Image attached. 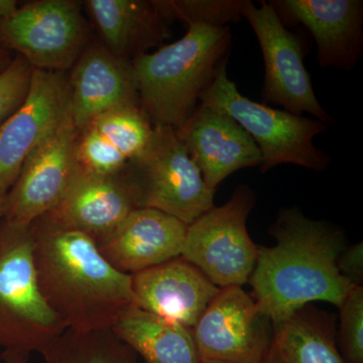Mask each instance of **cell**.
I'll use <instances>...</instances> for the list:
<instances>
[{"label":"cell","instance_id":"cell-21","mask_svg":"<svg viewBox=\"0 0 363 363\" xmlns=\"http://www.w3.org/2000/svg\"><path fill=\"white\" fill-rule=\"evenodd\" d=\"M111 330L145 363H200L192 329L145 311L126 307Z\"/></svg>","mask_w":363,"mask_h":363},{"label":"cell","instance_id":"cell-13","mask_svg":"<svg viewBox=\"0 0 363 363\" xmlns=\"http://www.w3.org/2000/svg\"><path fill=\"white\" fill-rule=\"evenodd\" d=\"M175 131L211 192L236 171L260 166L262 155L252 136L213 107L200 104Z\"/></svg>","mask_w":363,"mask_h":363},{"label":"cell","instance_id":"cell-20","mask_svg":"<svg viewBox=\"0 0 363 363\" xmlns=\"http://www.w3.org/2000/svg\"><path fill=\"white\" fill-rule=\"evenodd\" d=\"M336 334L333 314L306 305L272 323L271 342L259 363H346Z\"/></svg>","mask_w":363,"mask_h":363},{"label":"cell","instance_id":"cell-27","mask_svg":"<svg viewBox=\"0 0 363 363\" xmlns=\"http://www.w3.org/2000/svg\"><path fill=\"white\" fill-rule=\"evenodd\" d=\"M33 67L20 55L0 74V123L13 113L28 95L32 80Z\"/></svg>","mask_w":363,"mask_h":363},{"label":"cell","instance_id":"cell-33","mask_svg":"<svg viewBox=\"0 0 363 363\" xmlns=\"http://www.w3.org/2000/svg\"><path fill=\"white\" fill-rule=\"evenodd\" d=\"M200 363H233L228 362H222V360H214V359H201Z\"/></svg>","mask_w":363,"mask_h":363},{"label":"cell","instance_id":"cell-2","mask_svg":"<svg viewBox=\"0 0 363 363\" xmlns=\"http://www.w3.org/2000/svg\"><path fill=\"white\" fill-rule=\"evenodd\" d=\"M30 227L40 292L66 330H107L135 305L130 274L112 267L89 236L45 215Z\"/></svg>","mask_w":363,"mask_h":363},{"label":"cell","instance_id":"cell-8","mask_svg":"<svg viewBox=\"0 0 363 363\" xmlns=\"http://www.w3.org/2000/svg\"><path fill=\"white\" fill-rule=\"evenodd\" d=\"M92 40L76 0L28 2L0 26V49L20 55L35 70L67 73Z\"/></svg>","mask_w":363,"mask_h":363},{"label":"cell","instance_id":"cell-3","mask_svg":"<svg viewBox=\"0 0 363 363\" xmlns=\"http://www.w3.org/2000/svg\"><path fill=\"white\" fill-rule=\"evenodd\" d=\"M231 45L230 26L191 23L182 39L131 62L140 107L152 125L177 130L188 121L226 69Z\"/></svg>","mask_w":363,"mask_h":363},{"label":"cell","instance_id":"cell-29","mask_svg":"<svg viewBox=\"0 0 363 363\" xmlns=\"http://www.w3.org/2000/svg\"><path fill=\"white\" fill-rule=\"evenodd\" d=\"M18 7V1L16 0H0V26L16 13Z\"/></svg>","mask_w":363,"mask_h":363},{"label":"cell","instance_id":"cell-9","mask_svg":"<svg viewBox=\"0 0 363 363\" xmlns=\"http://www.w3.org/2000/svg\"><path fill=\"white\" fill-rule=\"evenodd\" d=\"M259 4L245 0L241 16L252 26L264 57L262 104L281 105L296 116L309 113L327 125L334 123L315 95L300 40L286 28L271 2Z\"/></svg>","mask_w":363,"mask_h":363},{"label":"cell","instance_id":"cell-28","mask_svg":"<svg viewBox=\"0 0 363 363\" xmlns=\"http://www.w3.org/2000/svg\"><path fill=\"white\" fill-rule=\"evenodd\" d=\"M339 272L353 286H362L363 283V245L346 247L339 255L337 262Z\"/></svg>","mask_w":363,"mask_h":363},{"label":"cell","instance_id":"cell-6","mask_svg":"<svg viewBox=\"0 0 363 363\" xmlns=\"http://www.w3.org/2000/svg\"><path fill=\"white\" fill-rule=\"evenodd\" d=\"M143 156L126 168L138 208H152L189 226L214 207V195L175 130L154 126Z\"/></svg>","mask_w":363,"mask_h":363},{"label":"cell","instance_id":"cell-32","mask_svg":"<svg viewBox=\"0 0 363 363\" xmlns=\"http://www.w3.org/2000/svg\"><path fill=\"white\" fill-rule=\"evenodd\" d=\"M4 201H6V196H4V197L0 198V219L4 217Z\"/></svg>","mask_w":363,"mask_h":363},{"label":"cell","instance_id":"cell-14","mask_svg":"<svg viewBox=\"0 0 363 363\" xmlns=\"http://www.w3.org/2000/svg\"><path fill=\"white\" fill-rule=\"evenodd\" d=\"M135 209H138V198L125 172L99 176L78 167L65 195L45 216L86 234L97 245L114 233Z\"/></svg>","mask_w":363,"mask_h":363},{"label":"cell","instance_id":"cell-1","mask_svg":"<svg viewBox=\"0 0 363 363\" xmlns=\"http://www.w3.org/2000/svg\"><path fill=\"white\" fill-rule=\"evenodd\" d=\"M269 233L276 245L259 247L248 281L260 312L277 323L314 302L340 308L354 286L337 267L347 247L344 231L292 207L279 212Z\"/></svg>","mask_w":363,"mask_h":363},{"label":"cell","instance_id":"cell-11","mask_svg":"<svg viewBox=\"0 0 363 363\" xmlns=\"http://www.w3.org/2000/svg\"><path fill=\"white\" fill-rule=\"evenodd\" d=\"M200 359L259 363L269 347L272 322L241 286L222 288L192 328Z\"/></svg>","mask_w":363,"mask_h":363},{"label":"cell","instance_id":"cell-19","mask_svg":"<svg viewBox=\"0 0 363 363\" xmlns=\"http://www.w3.org/2000/svg\"><path fill=\"white\" fill-rule=\"evenodd\" d=\"M98 42L118 58L133 62L171 37L160 0H87L82 2Z\"/></svg>","mask_w":363,"mask_h":363},{"label":"cell","instance_id":"cell-12","mask_svg":"<svg viewBox=\"0 0 363 363\" xmlns=\"http://www.w3.org/2000/svg\"><path fill=\"white\" fill-rule=\"evenodd\" d=\"M75 138L70 113L26 160L6 195L4 220L30 226L58 204L78 172Z\"/></svg>","mask_w":363,"mask_h":363},{"label":"cell","instance_id":"cell-23","mask_svg":"<svg viewBox=\"0 0 363 363\" xmlns=\"http://www.w3.org/2000/svg\"><path fill=\"white\" fill-rule=\"evenodd\" d=\"M87 125L108 140L130 162L143 156L149 147L155 128L140 105L116 107Z\"/></svg>","mask_w":363,"mask_h":363},{"label":"cell","instance_id":"cell-31","mask_svg":"<svg viewBox=\"0 0 363 363\" xmlns=\"http://www.w3.org/2000/svg\"><path fill=\"white\" fill-rule=\"evenodd\" d=\"M16 55L11 52L6 51V50L0 49V74L9 68Z\"/></svg>","mask_w":363,"mask_h":363},{"label":"cell","instance_id":"cell-25","mask_svg":"<svg viewBox=\"0 0 363 363\" xmlns=\"http://www.w3.org/2000/svg\"><path fill=\"white\" fill-rule=\"evenodd\" d=\"M75 157L79 168L99 176L123 173L130 162L90 126L76 130Z\"/></svg>","mask_w":363,"mask_h":363},{"label":"cell","instance_id":"cell-26","mask_svg":"<svg viewBox=\"0 0 363 363\" xmlns=\"http://www.w3.org/2000/svg\"><path fill=\"white\" fill-rule=\"evenodd\" d=\"M339 310V351L346 363H363V286H353Z\"/></svg>","mask_w":363,"mask_h":363},{"label":"cell","instance_id":"cell-16","mask_svg":"<svg viewBox=\"0 0 363 363\" xmlns=\"http://www.w3.org/2000/svg\"><path fill=\"white\" fill-rule=\"evenodd\" d=\"M279 16L301 23L317 45L321 68L351 70L362 56V0H279L269 1Z\"/></svg>","mask_w":363,"mask_h":363},{"label":"cell","instance_id":"cell-7","mask_svg":"<svg viewBox=\"0 0 363 363\" xmlns=\"http://www.w3.org/2000/svg\"><path fill=\"white\" fill-rule=\"evenodd\" d=\"M255 204L252 189L241 185L230 199L213 207L188 226L181 257L219 289L242 286L250 281L259 247L247 221Z\"/></svg>","mask_w":363,"mask_h":363},{"label":"cell","instance_id":"cell-24","mask_svg":"<svg viewBox=\"0 0 363 363\" xmlns=\"http://www.w3.org/2000/svg\"><path fill=\"white\" fill-rule=\"evenodd\" d=\"M162 9L172 21L225 26L242 20L245 0H160Z\"/></svg>","mask_w":363,"mask_h":363},{"label":"cell","instance_id":"cell-18","mask_svg":"<svg viewBox=\"0 0 363 363\" xmlns=\"http://www.w3.org/2000/svg\"><path fill=\"white\" fill-rule=\"evenodd\" d=\"M187 228L171 215L138 208L97 247L117 271L133 274L181 257Z\"/></svg>","mask_w":363,"mask_h":363},{"label":"cell","instance_id":"cell-15","mask_svg":"<svg viewBox=\"0 0 363 363\" xmlns=\"http://www.w3.org/2000/svg\"><path fill=\"white\" fill-rule=\"evenodd\" d=\"M70 113L76 130L116 107L140 105L131 62L92 40L68 72Z\"/></svg>","mask_w":363,"mask_h":363},{"label":"cell","instance_id":"cell-10","mask_svg":"<svg viewBox=\"0 0 363 363\" xmlns=\"http://www.w3.org/2000/svg\"><path fill=\"white\" fill-rule=\"evenodd\" d=\"M69 116L68 72L33 69L26 99L0 123V198L18 180L33 150Z\"/></svg>","mask_w":363,"mask_h":363},{"label":"cell","instance_id":"cell-5","mask_svg":"<svg viewBox=\"0 0 363 363\" xmlns=\"http://www.w3.org/2000/svg\"><path fill=\"white\" fill-rule=\"evenodd\" d=\"M200 104L230 116L252 136L262 155V173L283 164L315 172H323L330 164L331 157L314 145V138L328 130L329 125L243 96L227 77L226 69L203 93Z\"/></svg>","mask_w":363,"mask_h":363},{"label":"cell","instance_id":"cell-4","mask_svg":"<svg viewBox=\"0 0 363 363\" xmlns=\"http://www.w3.org/2000/svg\"><path fill=\"white\" fill-rule=\"evenodd\" d=\"M65 330L40 292L30 227L0 219V347L42 354Z\"/></svg>","mask_w":363,"mask_h":363},{"label":"cell","instance_id":"cell-22","mask_svg":"<svg viewBox=\"0 0 363 363\" xmlns=\"http://www.w3.org/2000/svg\"><path fill=\"white\" fill-rule=\"evenodd\" d=\"M45 363H142L111 329L65 330L42 353Z\"/></svg>","mask_w":363,"mask_h":363},{"label":"cell","instance_id":"cell-17","mask_svg":"<svg viewBox=\"0 0 363 363\" xmlns=\"http://www.w3.org/2000/svg\"><path fill=\"white\" fill-rule=\"evenodd\" d=\"M130 276L138 307L190 329L220 291L182 257Z\"/></svg>","mask_w":363,"mask_h":363},{"label":"cell","instance_id":"cell-30","mask_svg":"<svg viewBox=\"0 0 363 363\" xmlns=\"http://www.w3.org/2000/svg\"><path fill=\"white\" fill-rule=\"evenodd\" d=\"M0 357L4 363H28L30 354L21 351L4 350Z\"/></svg>","mask_w":363,"mask_h":363}]
</instances>
